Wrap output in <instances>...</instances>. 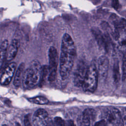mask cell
Instances as JSON below:
<instances>
[{
    "label": "cell",
    "mask_w": 126,
    "mask_h": 126,
    "mask_svg": "<svg viewBox=\"0 0 126 126\" xmlns=\"http://www.w3.org/2000/svg\"><path fill=\"white\" fill-rule=\"evenodd\" d=\"M76 55L74 42L69 34H63L60 58V73L63 80L66 79L72 70Z\"/></svg>",
    "instance_id": "cell-1"
},
{
    "label": "cell",
    "mask_w": 126,
    "mask_h": 126,
    "mask_svg": "<svg viewBox=\"0 0 126 126\" xmlns=\"http://www.w3.org/2000/svg\"><path fill=\"white\" fill-rule=\"evenodd\" d=\"M42 68L37 60H34L30 63L29 67L25 70L22 78V82L24 89H32L40 82Z\"/></svg>",
    "instance_id": "cell-2"
},
{
    "label": "cell",
    "mask_w": 126,
    "mask_h": 126,
    "mask_svg": "<svg viewBox=\"0 0 126 126\" xmlns=\"http://www.w3.org/2000/svg\"><path fill=\"white\" fill-rule=\"evenodd\" d=\"M98 72L95 63L93 62L88 69L82 88L85 92L93 93L97 86Z\"/></svg>",
    "instance_id": "cell-3"
},
{
    "label": "cell",
    "mask_w": 126,
    "mask_h": 126,
    "mask_svg": "<svg viewBox=\"0 0 126 126\" xmlns=\"http://www.w3.org/2000/svg\"><path fill=\"white\" fill-rule=\"evenodd\" d=\"M58 58L57 49L53 46L50 47L48 50L49 74L47 77L48 81L50 82H53L56 79L59 61Z\"/></svg>",
    "instance_id": "cell-4"
},
{
    "label": "cell",
    "mask_w": 126,
    "mask_h": 126,
    "mask_svg": "<svg viewBox=\"0 0 126 126\" xmlns=\"http://www.w3.org/2000/svg\"><path fill=\"white\" fill-rule=\"evenodd\" d=\"M92 32L94 35L98 46L108 52L112 46V41L108 34H102L97 28L92 29Z\"/></svg>",
    "instance_id": "cell-5"
},
{
    "label": "cell",
    "mask_w": 126,
    "mask_h": 126,
    "mask_svg": "<svg viewBox=\"0 0 126 126\" xmlns=\"http://www.w3.org/2000/svg\"><path fill=\"white\" fill-rule=\"evenodd\" d=\"M88 67L86 62L82 60L78 62L74 74V83L76 87H82Z\"/></svg>",
    "instance_id": "cell-6"
},
{
    "label": "cell",
    "mask_w": 126,
    "mask_h": 126,
    "mask_svg": "<svg viewBox=\"0 0 126 126\" xmlns=\"http://www.w3.org/2000/svg\"><path fill=\"white\" fill-rule=\"evenodd\" d=\"M104 118L107 123L110 125H123L122 114L120 111L115 107L108 108L106 110Z\"/></svg>",
    "instance_id": "cell-7"
},
{
    "label": "cell",
    "mask_w": 126,
    "mask_h": 126,
    "mask_svg": "<svg viewBox=\"0 0 126 126\" xmlns=\"http://www.w3.org/2000/svg\"><path fill=\"white\" fill-rule=\"evenodd\" d=\"M16 68V63L12 62L8 64L4 69L0 76V84L1 85L6 86L10 83L14 75Z\"/></svg>",
    "instance_id": "cell-8"
},
{
    "label": "cell",
    "mask_w": 126,
    "mask_h": 126,
    "mask_svg": "<svg viewBox=\"0 0 126 126\" xmlns=\"http://www.w3.org/2000/svg\"><path fill=\"white\" fill-rule=\"evenodd\" d=\"M32 121L34 126L47 125L49 122L48 113L43 109H38L34 112Z\"/></svg>",
    "instance_id": "cell-9"
},
{
    "label": "cell",
    "mask_w": 126,
    "mask_h": 126,
    "mask_svg": "<svg viewBox=\"0 0 126 126\" xmlns=\"http://www.w3.org/2000/svg\"><path fill=\"white\" fill-rule=\"evenodd\" d=\"M109 60L105 56H100L98 60V75L102 79H105L107 76L109 69Z\"/></svg>",
    "instance_id": "cell-10"
},
{
    "label": "cell",
    "mask_w": 126,
    "mask_h": 126,
    "mask_svg": "<svg viewBox=\"0 0 126 126\" xmlns=\"http://www.w3.org/2000/svg\"><path fill=\"white\" fill-rule=\"evenodd\" d=\"M109 19L115 29L118 30L120 32L126 33V19L120 18L115 14H112Z\"/></svg>",
    "instance_id": "cell-11"
},
{
    "label": "cell",
    "mask_w": 126,
    "mask_h": 126,
    "mask_svg": "<svg viewBox=\"0 0 126 126\" xmlns=\"http://www.w3.org/2000/svg\"><path fill=\"white\" fill-rule=\"evenodd\" d=\"M20 46V41L17 39H14L8 46L5 60L9 62L12 60L16 56L19 47Z\"/></svg>",
    "instance_id": "cell-12"
},
{
    "label": "cell",
    "mask_w": 126,
    "mask_h": 126,
    "mask_svg": "<svg viewBox=\"0 0 126 126\" xmlns=\"http://www.w3.org/2000/svg\"><path fill=\"white\" fill-rule=\"evenodd\" d=\"M95 118V111L92 108H87L83 113L82 124L84 126H90L94 121Z\"/></svg>",
    "instance_id": "cell-13"
},
{
    "label": "cell",
    "mask_w": 126,
    "mask_h": 126,
    "mask_svg": "<svg viewBox=\"0 0 126 126\" xmlns=\"http://www.w3.org/2000/svg\"><path fill=\"white\" fill-rule=\"evenodd\" d=\"M25 67V64L24 63H21L19 66L18 67L14 76V80H13V84L15 87H18L21 81H22V78L24 72V69Z\"/></svg>",
    "instance_id": "cell-14"
},
{
    "label": "cell",
    "mask_w": 126,
    "mask_h": 126,
    "mask_svg": "<svg viewBox=\"0 0 126 126\" xmlns=\"http://www.w3.org/2000/svg\"><path fill=\"white\" fill-rule=\"evenodd\" d=\"M120 72L119 61L116 60L113 64V78L115 83H118L120 80Z\"/></svg>",
    "instance_id": "cell-15"
},
{
    "label": "cell",
    "mask_w": 126,
    "mask_h": 126,
    "mask_svg": "<svg viewBox=\"0 0 126 126\" xmlns=\"http://www.w3.org/2000/svg\"><path fill=\"white\" fill-rule=\"evenodd\" d=\"M8 47V41L7 39L3 40L0 45V65L1 66L3 61L5 59L6 54Z\"/></svg>",
    "instance_id": "cell-16"
},
{
    "label": "cell",
    "mask_w": 126,
    "mask_h": 126,
    "mask_svg": "<svg viewBox=\"0 0 126 126\" xmlns=\"http://www.w3.org/2000/svg\"><path fill=\"white\" fill-rule=\"evenodd\" d=\"M28 100L33 103L39 105H45L47 104L49 102V100L47 98L41 96H37L30 98L28 99Z\"/></svg>",
    "instance_id": "cell-17"
},
{
    "label": "cell",
    "mask_w": 126,
    "mask_h": 126,
    "mask_svg": "<svg viewBox=\"0 0 126 126\" xmlns=\"http://www.w3.org/2000/svg\"><path fill=\"white\" fill-rule=\"evenodd\" d=\"M118 49L121 52H124L126 51V37L119 38L118 40Z\"/></svg>",
    "instance_id": "cell-18"
},
{
    "label": "cell",
    "mask_w": 126,
    "mask_h": 126,
    "mask_svg": "<svg viewBox=\"0 0 126 126\" xmlns=\"http://www.w3.org/2000/svg\"><path fill=\"white\" fill-rule=\"evenodd\" d=\"M122 78L123 81H124L126 78V51L124 53L123 59Z\"/></svg>",
    "instance_id": "cell-19"
},
{
    "label": "cell",
    "mask_w": 126,
    "mask_h": 126,
    "mask_svg": "<svg viewBox=\"0 0 126 126\" xmlns=\"http://www.w3.org/2000/svg\"><path fill=\"white\" fill-rule=\"evenodd\" d=\"M54 123L58 126H63L65 125V121L59 117H56L54 118Z\"/></svg>",
    "instance_id": "cell-20"
},
{
    "label": "cell",
    "mask_w": 126,
    "mask_h": 126,
    "mask_svg": "<svg viewBox=\"0 0 126 126\" xmlns=\"http://www.w3.org/2000/svg\"><path fill=\"white\" fill-rule=\"evenodd\" d=\"M112 6L116 10H118L120 8L121 5L120 4L118 0H112Z\"/></svg>",
    "instance_id": "cell-21"
},
{
    "label": "cell",
    "mask_w": 126,
    "mask_h": 126,
    "mask_svg": "<svg viewBox=\"0 0 126 126\" xmlns=\"http://www.w3.org/2000/svg\"><path fill=\"white\" fill-rule=\"evenodd\" d=\"M122 116L123 125L126 126V110H125L123 111Z\"/></svg>",
    "instance_id": "cell-22"
},
{
    "label": "cell",
    "mask_w": 126,
    "mask_h": 126,
    "mask_svg": "<svg viewBox=\"0 0 126 126\" xmlns=\"http://www.w3.org/2000/svg\"><path fill=\"white\" fill-rule=\"evenodd\" d=\"M107 122L105 121V120H102L99 122H96L95 124V125L96 126H105L107 125Z\"/></svg>",
    "instance_id": "cell-23"
},
{
    "label": "cell",
    "mask_w": 126,
    "mask_h": 126,
    "mask_svg": "<svg viewBox=\"0 0 126 126\" xmlns=\"http://www.w3.org/2000/svg\"><path fill=\"white\" fill-rule=\"evenodd\" d=\"M24 122H25V125L26 126H29V125H31L30 122L29 121V115H27L25 118V120H24Z\"/></svg>",
    "instance_id": "cell-24"
}]
</instances>
